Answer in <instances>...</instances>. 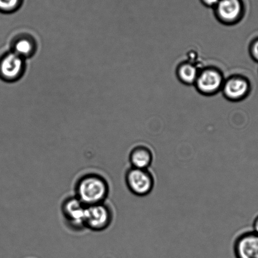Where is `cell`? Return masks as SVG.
<instances>
[{
	"mask_svg": "<svg viewBox=\"0 0 258 258\" xmlns=\"http://www.w3.org/2000/svg\"><path fill=\"white\" fill-rule=\"evenodd\" d=\"M75 197L86 206L105 202L110 194V185L105 177L97 173H87L76 182Z\"/></svg>",
	"mask_w": 258,
	"mask_h": 258,
	"instance_id": "6da1fadb",
	"label": "cell"
},
{
	"mask_svg": "<svg viewBox=\"0 0 258 258\" xmlns=\"http://www.w3.org/2000/svg\"><path fill=\"white\" fill-rule=\"evenodd\" d=\"M126 186L131 193L138 197H145L152 191L155 179L148 169L131 167L125 174Z\"/></svg>",
	"mask_w": 258,
	"mask_h": 258,
	"instance_id": "7a4b0ae2",
	"label": "cell"
},
{
	"mask_svg": "<svg viewBox=\"0 0 258 258\" xmlns=\"http://www.w3.org/2000/svg\"><path fill=\"white\" fill-rule=\"evenodd\" d=\"M113 213L110 206L103 203L87 206L85 227L95 232L105 231L112 223Z\"/></svg>",
	"mask_w": 258,
	"mask_h": 258,
	"instance_id": "3957f363",
	"label": "cell"
},
{
	"mask_svg": "<svg viewBox=\"0 0 258 258\" xmlns=\"http://www.w3.org/2000/svg\"><path fill=\"white\" fill-rule=\"evenodd\" d=\"M87 206L75 196L67 197L62 202L61 211L66 224L74 231H80L85 227V217Z\"/></svg>",
	"mask_w": 258,
	"mask_h": 258,
	"instance_id": "277c9868",
	"label": "cell"
},
{
	"mask_svg": "<svg viewBox=\"0 0 258 258\" xmlns=\"http://www.w3.org/2000/svg\"><path fill=\"white\" fill-rule=\"evenodd\" d=\"M24 59L14 52L7 53L0 57V79L12 82L19 80L24 73Z\"/></svg>",
	"mask_w": 258,
	"mask_h": 258,
	"instance_id": "5b68a950",
	"label": "cell"
},
{
	"mask_svg": "<svg viewBox=\"0 0 258 258\" xmlns=\"http://www.w3.org/2000/svg\"><path fill=\"white\" fill-rule=\"evenodd\" d=\"M224 82L222 73L215 68H209L199 72L194 85L202 94L212 95L222 89Z\"/></svg>",
	"mask_w": 258,
	"mask_h": 258,
	"instance_id": "8992f818",
	"label": "cell"
},
{
	"mask_svg": "<svg viewBox=\"0 0 258 258\" xmlns=\"http://www.w3.org/2000/svg\"><path fill=\"white\" fill-rule=\"evenodd\" d=\"M222 90L227 99L234 102L246 99L251 92V84L244 76L236 75L224 82Z\"/></svg>",
	"mask_w": 258,
	"mask_h": 258,
	"instance_id": "52a82bcc",
	"label": "cell"
},
{
	"mask_svg": "<svg viewBox=\"0 0 258 258\" xmlns=\"http://www.w3.org/2000/svg\"><path fill=\"white\" fill-rule=\"evenodd\" d=\"M216 16L225 24H234L244 16L241 0H219L216 6Z\"/></svg>",
	"mask_w": 258,
	"mask_h": 258,
	"instance_id": "ba28073f",
	"label": "cell"
},
{
	"mask_svg": "<svg viewBox=\"0 0 258 258\" xmlns=\"http://www.w3.org/2000/svg\"><path fill=\"white\" fill-rule=\"evenodd\" d=\"M234 251L236 258H258V235L254 231L240 235L235 241Z\"/></svg>",
	"mask_w": 258,
	"mask_h": 258,
	"instance_id": "9c48e42d",
	"label": "cell"
},
{
	"mask_svg": "<svg viewBox=\"0 0 258 258\" xmlns=\"http://www.w3.org/2000/svg\"><path fill=\"white\" fill-rule=\"evenodd\" d=\"M153 156L151 149L143 145H138L131 149L129 161L131 167L140 169H148L152 163Z\"/></svg>",
	"mask_w": 258,
	"mask_h": 258,
	"instance_id": "30bf717a",
	"label": "cell"
},
{
	"mask_svg": "<svg viewBox=\"0 0 258 258\" xmlns=\"http://www.w3.org/2000/svg\"><path fill=\"white\" fill-rule=\"evenodd\" d=\"M199 72L195 66L191 63L185 62L179 66L177 75L179 80L184 84L192 85L195 83Z\"/></svg>",
	"mask_w": 258,
	"mask_h": 258,
	"instance_id": "8fae6325",
	"label": "cell"
},
{
	"mask_svg": "<svg viewBox=\"0 0 258 258\" xmlns=\"http://www.w3.org/2000/svg\"><path fill=\"white\" fill-rule=\"evenodd\" d=\"M35 43L29 38H21L15 42L14 45V50L15 54L20 55L22 58L31 56L35 52Z\"/></svg>",
	"mask_w": 258,
	"mask_h": 258,
	"instance_id": "7c38bea8",
	"label": "cell"
},
{
	"mask_svg": "<svg viewBox=\"0 0 258 258\" xmlns=\"http://www.w3.org/2000/svg\"><path fill=\"white\" fill-rule=\"evenodd\" d=\"M21 0H0V12L12 13L19 9Z\"/></svg>",
	"mask_w": 258,
	"mask_h": 258,
	"instance_id": "4fadbf2b",
	"label": "cell"
},
{
	"mask_svg": "<svg viewBox=\"0 0 258 258\" xmlns=\"http://www.w3.org/2000/svg\"><path fill=\"white\" fill-rule=\"evenodd\" d=\"M249 51L252 59L258 62V39L254 40L251 42L249 48Z\"/></svg>",
	"mask_w": 258,
	"mask_h": 258,
	"instance_id": "5bb4252c",
	"label": "cell"
},
{
	"mask_svg": "<svg viewBox=\"0 0 258 258\" xmlns=\"http://www.w3.org/2000/svg\"><path fill=\"white\" fill-rule=\"evenodd\" d=\"M204 5L208 7H216L219 0H201Z\"/></svg>",
	"mask_w": 258,
	"mask_h": 258,
	"instance_id": "9a60e30c",
	"label": "cell"
},
{
	"mask_svg": "<svg viewBox=\"0 0 258 258\" xmlns=\"http://www.w3.org/2000/svg\"><path fill=\"white\" fill-rule=\"evenodd\" d=\"M253 231L258 235V215L254 220Z\"/></svg>",
	"mask_w": 258,
	"mask_h": 258,
	"instance_id": "2e32d148",
	"label": "cell"
}]
</instances>
